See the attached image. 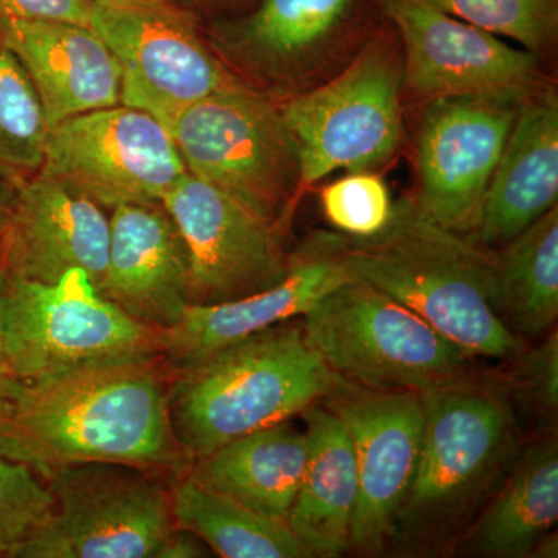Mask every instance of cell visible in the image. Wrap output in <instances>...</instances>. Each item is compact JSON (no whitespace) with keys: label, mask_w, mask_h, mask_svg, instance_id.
Instances as JSON below:
<instances>
[{"label":"cell","mask_w":558,"mask_h":558,"mask_svg":"<svg viewBox=\"0 0 558 558\" xmlns=\"http://www.w3.org/2000/svg\"><path fill=\"white\" fill-rule=\"evenodd\" d=\"M492 304L519 339H538L558 317V205L494 252Z\"/></svg>","instance_id":"25"},{"label":"cell","mask_w":558,"mask_h":558,"mask_svg":"<svg viewBox=\"0 0 558 558\" xmlns=\"http://www.w3.org/2000/svg\"><path fill=\"white\" fill-rule=\"evenodd\" d=\"M94 0H0V20H53L90 25Z\"/></svg>","instance_id":"32"},{"label":"cell","mask_w":558,"mask_h":558,"mask_svg":"<svg viewBox=\"0 0 558 558\" xmlns=\"http://www.w3.org/2000/svg\"><path fill=\"white\" fill-rule=\"evenodd\" d=\"M175 526L223 558H311L286 520L271 519L183 476L172 490Z\"/></svg>","instance_id":"26"},{"label":"cell","mask_w":558,"mask_h":558,"mask_svg":"<svg viewBox=\"0 0 558 558\" xmlns=\"http://www.w3.org/2000/svg\"><path fill=\"white\" fill-rule=\"evenodd\" d=\"M2 281L3 270L0 267V288H2ZM16 385L17 379L11 373L9 360H7L5 351H3L2 337H0V422L9 413Z\"/></svg>","instance_id":"35"},{"label":"cell","mask_w":558,"mask_h":558,"mask_svg":"<svg viewBox=\"0 0 558 558\" xmlns=\"http://www.w3.org/2000/svg\"><path fill=\"white\" fill-rule=\"evenodd\" d=\"M304 339L337 377L384 391H428L478 369L416 312L348 278L301 317Z\"/></svg>","instance_id":"5"},{"label":"cell","mask_w":558,"mask_h":558,"mask_svg":"<svg viewBox=\"0 0 558 558\" xmlns=\"http://www.w3.org/2000/svg\"><path fill=\"white\" fill-rule=\"evenodd\" d=\"M558 556V539L556 529L543 535L542 538L535 543L534 548L531 550V556L537 558H556Z\"/></svg>","instance_id":"37"},{"label":"cell","mask_w":558,"mask_h":558,"mask_svg":"<svg viewBox=\"0 0 558 558\" xmlns=\"http://www.w3.org/2000/svg\"><path fill=\"white\" fill-rule=\"evenodd\" d=\"M168 369L160 354L132 355L17 380L0 422V457L44 481L86 462L189 472L193 459L172 432Z\"/></svg>","instance_id":"1"},{"label":"cell","mask_w":558,"mask_h":558,"mask_svg":"<svg viewBox=\"0 0 558 558\" xmlns=\"http://www.w3.org/2000/svg\"><path fill=\"white\" fill-rule=\"evenodd\" d=\"M180 5L193 11L196 16H233L248 10L256 0H175Z\"/></svg>","instance_id":"34"},{"label":"cell","mask_w":558,"mask_h":558,"mask_svg":"<svg viewBox=\"0 0 558 558\" xmlns=\"http://www.w3.org/2000/svg\"><path fill=\"white\" fill-rule=\"evenodd\" d=\"M110 219L100 293L154 329L178 325L191 306L185 244L163 205H120Z\"/></svg>","instance_id":"19"},{"label":"cell","mask_w":558,"mask_h":558,"mask_svg":"<svg viewBox=\"0 0 558 558\" xmlns=\"http://www.w3.org/2000/svg\"><path fill=\"white\" fill-rule=\"evenodd\" d=\"M387 32L377 33L343 72L278 102L301 160V189L339 170L387 163L402 135V68Z\"/></svg>","instance_id":"9"},{"label":"cell","mask_w":558,"mask_h":558,"mask_svg":"<svg viewBox=\"0 0 558 558\" xmlns=\"http://www.w3.org/2000/svg\"><path fill=\"white\" fill-rule=\"evenodd\" d=\"M501 374L517 417H531L537 424L553 425L558 410V332L549 330L542 343L524 348L508 360Z\"/></svg>","instance_id":"30"},{"label":"cell","mask_w":558,"mask_h":558,"mask_svg":"<svg viewBox=\"0 0 558 558\" xmlns=\"http://www.w3.org/2000/svg\"><path fill=\"white\" fill-rule=\"evenodd\" d=\"M348 242L347 234L337 231H314L289 253L288 274L274 288L213 306L191 304L178 325L160 330V354L168 368H185L220 348L303 317L351 278Z\"/></svg>","instance_id":"17"},{"label":"cell","mask_w":558,"mask_h":558,"mask_svg":"<svg viewBox=\"0 0 558 558\" xmlns=\"http://www.w3.org/2000/svg\"><path fill=\"white\" fill-rule=\"evenodd\" d=\"M524 100L488 95L427 100L417 126L416 204L428 219L473 236L488 182Z\"/></svg>","instance_id":"12"},{"label":"cell","mask_w":558,"mask_h":558,"mask_svg":"<svg viewBox=\"0 0 558 558\" xmlns=\"http://www.w3.org/2000/svg\"><path fill=\"white\" fill-rule=\"evenodd\" d=\"M170 134L190 174L288 230L303 189L299 145L278 102L244 83L194 102Z\"/></svg>","instance_id":"6"},{"label":"cell","mask_w":558,"mask_h":558,"mask_svg":"<svg viewBox=\"0 0 558 558\" xmlns=\"http://www.w3.org/2000/svg\"><path fill=\"white\" fill-rule=\"evenodd\" d=\"M339 380L289 319L172 371V432L194 461L303 413Z\"/></svg>","instance_id":"4"},{"label":"cell","mask_w":558,"mask_h":558,"mask_svg":"<svg viewBox=\"0 0 558 558\" xmlns=\"http://www.w3.org/2000/svg\"><path fill=\"white\" fill-rule=\"evenodd\" d=\"M307 459L286 523L312 557L349 553L359 497L357 464L343 422L322 402L303 413Z\"/></svg>","instance_id":"22"},{"label":"cell","mask_w":558,"mask_h":558,"mask_svg":"<svg viewBox=\"0 0 558 558\" xmlns=\"http://www.w3.org/2000/svg\"><path fill=\"white\" fill-rule=\"evenodd\" d=\"M160 473L86 462L51 473L54 512L17 558H157L175 527Z\"/></svg>","instance_id":"10"},{"label":"cell","mask_w":558,"mask_h":558,"mask_svg":"<svg viewBox=\"0 0 558 558\" xmlns=\"http://www.w3.org/2000/svg\"><path fill=\"white\" fill-rule=\"evenodd\" d=\"M402 40L407 87L425 101L459 95L527 98L543 89L537 58L425 0H377Z\"/></svg>","instance_id":"15"},{"label":"cell","mask_w":558,"mask_h":558,"mask_svg":"<svg viewBox=\"0 0 558 558\" xmlns=\"http://www.w3.org/2000/svg\"><path fill=\"white\" fill-rule=\"evenodd\" d=\"M17 186L20 185L0 175V240H2L11 208H13L14 199H16Z\"/></svg>","instance_id":"36"},{"label":"cell","mask_w":558,"mask_h":558,"mask_svg":"<svg viewBox=\"0 0 558 558\" xmlns=\"http://www.w3.org/2000/svg\"><path fill=\"white\" fill-rule=\"evenodd\" d=\"M348 238L352 278L416 312L473 359L508 362L526 348L492 304L494 250L433 222L416 202L395 204L379 233Z\"/></svg>","instance_id":"3"},{"label":"cell","mask_w":558,"mask_h":558,"mask_svg":"<svg viewBox=\"0 0 558 558\" xmlns=\"http://www.w3.org/2000/svg\"><path fill=\"white\" fill-rule=\"evenodd\" d=\"M322 403L347 427L357 464L349 553L379 556L391 548L396 520L416 473L424 435L421 395L340 379Z\"/></svg>","instance_id":"13"},{"label":"cell","mask_w":558,"mask_h":558,"mask_svg":"<svg viewBox=\"0 0 558 558\" xmlns=\"http://www.w3.org/2000/svg\"><path fill=\"white\" fill-rule=\"evenodd\" d=\"M53 512L49 484L24 462L0 457V557L17 558Z\"/></svg>","instance_id":"29"},{"label":"cell","mask_w":558,"mask_h":558,"mask_svg":"<svg viewBox=\"0 0 558 558\" xmlns=\"http://www.w3.org/2000/svg\"><path fill=\"white\" fill-rule=\"evenodd\" d=\"M307 459L304 429L289 421L248 433L194 459L186 476L241 505L286 520L303 478Z\"/></svg>","instance_id":"24"},{"label":"cell","mask_w":558,"mask_h":558,"mask_svg":"<svg viewBox=\"0 0 558 558\" xmlns=\"http://www.w3.org/2000/svg\"><path fill=\"white\" fill-rule=\"evenodd\" d=\"M161 205L189 255L191 304L213 306L256 295L288 274L284 231L196 175L189 172Z\"/></svg>","instance_id":"14"},{"label":"cell","mask_w":558,"mask_h":558,"mask_svg":"<svg viewBox=\"0 0 558 558\" xmlns=\"http://www.w3.org/2000/svg\"><path fill=\"white\" fill-rule=\"evenodd\" d=\"M424 435L392 545L440 549L464 534L515 464L523 439L501 374L475 369L421 392Z\"/></svg>","instance_id":"2"},{"label":"cell","mask_w":558,"mask_h":558,"mask_svg":"<svg viewBox=\"0 0 558 558\" xmlns=\"http://www.w3.org/2000/svg\"><path fill=\"white\" fill-rule=\"evenodd\" d=\"M558 100L543 87L523 101L488 182L472 240L505 247L557 207Z\"/></svg>","instance_id":"21"},{"label":"cell","mask_w":558,"mask_h":558,"mask_svg":"<svg viewBox=\"0 0 558 558\" xmlns=\"http://www.w3.org/2000/svg\"><path fill=\"white\" fill-rule=\"evenodd\" d=\"M429 5L475 25L495 36H505L535 53L557 38L558 0H425Z\"/></svg>","instance_id":"28"},{"label":"cell","mask_w":558,"mask_h":558,"mask_svg":"<svg viewBox=\"0 0 558 558\" xmlns=\"http://www.w3.org/2000/svg\"><path fill=\"white\" fill-rule=\"evenodd\" d=\"M39 172L112 209L159 207L189 174L170 131L148 112L124 105L50 128Z\"/></svg>","instance_id":"11"},{"label":"cell","mask_w":558,"mask_h":558,"mask_svg":"<svg viewBox=\"0 0 558 558\" xmlns=\"http://www.w3.org/2000/svg\"><path fill=\"white\" fill-rule=\"evenodd\" d=\"M0 39L27 70L50 128L120 105L119 62L90 25L0 20Z\"/></svg>","instance_id":"20"},{"label":"cell","mask_w":558,"mask_h":558,"mask_svg":"<svg viewBox=\"0 0 558 558\" xmlns=\"http://www.w3.org/2000/svg\"><path fill=\"white\" fill-rule=\"evenodd\" d=\"M0 337L20 381L101 360L160 354V330L102 296L83 270L53 284L3 274Z\"/></svg>","instance_id":"7"},{"label":"cell","mask_w":558,"mask_h":558,"mask_svg":"<svg viewBox=\"0 0 558 558\" xmlns=\"http://www.w3.org/2000/svg\"><path fill=\"white\" fill-rule=\"evenodd\" d=\"M377 0H256L213 17L207 38L220 60L253 89H289L317 68Z\"/></svg>","instance_id":"16"},{"label":"cell","mask_w":558,"mask_h":558,"mask_svg":"<svg viewBox=\"0 0 558 558\" xmlns=\"http://www.w3.org/2000/svg\"><path fill=\"white\" fill-rule=\"evenodd\" d=\"M208 546L193 532L175 527L163 543L157 558H199L207 557Z\"/></svg>","instance_id":"33"},{"label":"cell","mask_w":558,"mask_h":558,"mask_svg":"<svg viewBox=\"0 0 558 558\" xmlns=\"http://www.w3.org/2000/svg\"><path fill=\"white\" fill-rule=\"evenodd\" d=\"M49 132L35 84L0 39V175L21 185L38 174Z\"/></svg>","instance_id":"27"},{"label":"cell","mask_w":558,"mask_h":558,"mask_svg":"<svg viewBox=\"0 0 558 558\" xmlns=\"http://www.w3.org/2000/svg\"><path fill=\"white\" fill-rule=\"evenodd\" d=\"M109 236L101 207L38 172L17 186L0 240V267L10 277L49 284L83 270L100 292Z\"/></svg>","instance_id":"18"},{"label":"cell","mask_w":558,"mask_h":558,"mask_svg":"<svg viewBox=\"0 0 558 558\" xmlns=\"http://www.w3.org/2000/svg\"><path fill=\"white\" fill-rule=\"evenodd\" d=\"M558 519L556 436L521 449L501 486L459 537V550L487 558H524Z\"/></svg>","instance_id":"23"},{"label":"cell","mask_w":558,"mask_h":558,"mask_svg":"<svg viewBox=\"0 0 558 558\" xmlns=\"http://www.w3.org/2000/svg\"><path fill=\"white\" fill-rule=\"evenodd\" d=\"M322 207L326 219L340 233L351 238H368L387 226L395 204L384 180L363 171L325 186Z\"/></svg>","instance_id":"31"},{"label":"cell","mask_w":558,"mask_h":558,"mask_svg":"<svg viewBox=\"0 0 558 558\" xmlns=\"http://www.w3.org/2000/svg\"><path fill=\"white\" fill-rule=\"evenodd\" d=\"M90 27L119 62L120 105L168 131L194 102L244 84L213 49L199 16L175 0H94Z\"/></svg>","instance_id":"8"}]
</instances>
